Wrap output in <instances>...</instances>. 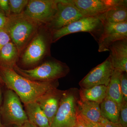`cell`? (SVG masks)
<instances>
[{"label":"cell","instance_id":"3957f363","mask_svg":"<svg viewBox=\"0 0 127 127\" xmlns=\"http://www.w3.org/2000/svg\"><path fill=\"white\" fill-rule=\"evenodd\" d=\"M14 69L18 74L25 78L42 82L58 80L66 76L70 70L66 64L56 59L47 61L33 69L25 70L16 65Z\"/></svg>","mask_w":127,"mask_h":127},{"label":"cell","instance_id":"5bb4252c","mask_svg":"<svg viewBox=\"0 0 127 127\" xmlns=\"http://www.w3.org/2000/svg\"><path fill=\"white\" fill-rule=\"evenodd\" d=\"M109 51L114 69L127 72V39L115 42L109 47Z\"/></svg>","mask_w":127,"mask_h":127},{"label":"cell","instance_id":"4fadbf2b","mask_svg":"<svg viewBox=\"0 0 127 127\" xmlns=\"http://www.w3.org/2000/svg\"><path fill=\"white\" fill-rule=\"evenodd\" d=\"M65 91L54 89L46 94L37 101L51 125Z\"/></svg>","mask_w":127,"mask_h":127},{"label":"cell","instance_id":"d6a6232c","mask_svg":"<svg viewBox=\"0 0 127 127\" xmlns=\"http://www.w3.org/2000/svg\"><path fill=\"white\" fill-rule=\"evenodd\" d=\"M0 127H4L2 123H1V122L0 114Z\"/></svg>","mask_w":127,"mask_h":127},{"label":"cell","instance_id":"30bf717a","mask_svg":"<svg viewBox=\"0 0 127 127\" xmlns=\"http://www.w3.org/2000/svg\"><path fill=\"white\" fill-rule=\"evenodd\" d=\"M114 68L110 57L94 67L79 83L81 88H91L95 86L107 87L113 74Z\"/></svg>","mask_w":127,"mask_h":127},{"label":"cell","instance_id":"9a60e30c","mask_svg":"<svg viewBox=\"0 0 127 127\" xmlns=\"http://www.w3.org/2000/svg\"><path fill=\"white\" fill-rule=\"evenodd\" d=\"M101 20L111 23L127 22V1L120 0L117 5L97 17Z\"/></svg>","mask_w":127,"mask_h":127},{"label":"cell","instance_id":"8fae6325","mask_svg":"<svg viewBox=\"0 0 127 127\" xmlns=\"http://www.w3.org/2000/svg\"><path fill=\"white\" fill-rule=\"evenodd\" d=\"M102 21L103 30L97 42L98 51H109V47L115 42L127 39V22L121 23H111Z\"/></svg>","mask_w":127,"mask_h":127},{"label":"cell","instance_id":"83f0119b","mask_svg":"<svg viewBox=\"0 0 127 127\" xmlns=\"http://www.w3.org/2000/svg\"><path fill=\"white\" fill-rule=\"evenodd\" d=\"M0 7L2 10L7 12L10 11V6L9 4V0H0Z\"/></svg>","mask_w":127,"mask_h":127},{"label":"cell","instance_id":"52a82bcc","mask_svg":"<svg viewBox=\"0 0 127 127\" xmlns=\"http://www.w3.org/2000/svg\"><path fill=\"white\" fill-rule=\"evenodd\" d=\"M0 113L7 125L21 126L29 120L20 98L10 89L5 93Z\"/></svg>","mask_w":127,"mask_h":127},{"label":"cell","instance_id":"ffe728a7","mask_svg":"<svg viewBox=\"0 0 127 127\" xmlns=\"http://www.w3.org/2000/svg\"><path fill=\"white\" fill-rule=\"evenodd\" d=\"M120 108L117 103L107 97L100 104L102 117L113 123H118Z\"/></svg>","mask_w":127,"mask_h":127},{"label":"cell","instance_id":"d6986e66","mask_svg":"<svg viewBox=\"0 0 127 127\" xmlns=\"http://www.w3.org/2000/svg\"><path fill=\"white\" fill-rule=\"evenodd\" d=\"M123 72L114 69L107 90V97L117 103L120 107L123 101L120 88V78Z\"/></svg>","mask_w":127,"mask_h":127},{"label":"cell","instance_id":"44dd1931","mask_svg":"<svg viewBox=\"0 0 127 127\" xmlns=\"http://www.w3.org/2000/svg\"><path fill=\"white\" fill-rule=\"evenodd\" d=\"M107 87L95 86L87 89L81 88L79 92L80 98L100 104L106 97Z\"/></svg>","mask_w":127,"mask_h":127},{"label":"cell","instance_id":"cb8c5ba5","mask_svg":"<svg viewBox=\"0 0 127 127\" xmlns=\"http://www.w3.org/2000/svg\"><path fill=\"white\" fill-rule=\"evenodd\" d=\"M120 88L123 101L127 102V72H123L120 78Z\"/></svg>","mask_w":127,"mask_h":127},{"label":"cell","instance_id":"ac0fdd59","mask_svg":"<svg viewBox=\"0 0 127 127\" xmlns=\"http://www.w3.org/2000/svg\"><path fill=\"white\" fill-rule=\"evenodd\" d=\"M19 56L15 44L10 41L0 51V66L14 69Z\"/></svg>","mask_w":127,"mask_h":127},{"label":"cell","instance_id":"7402d4cb","mask_svg":"<svg viewBox=\"0 0 127 127\" xmlns=\"http://www.w3.org/2000/svg\"><path fill=\"white\" fill-rule=\"evenodd\" d=\"M28 0H9L10 11L15 14H19L23 12L26 7Z\"/></svg>","mask_w":127,"mask_h":127},{"label":"cell","instance_id":"1f68e13d","mask_svg":"<svg viewBox=\"0 0 127 127\" xmlns=\"http://www.w3.org/2000/svg\"><path fill=\"white\" fill-rule=\"evenodd\" d=\"M2 83L4 82H3V81H2V77H1L0 74V84H2Z\"/></svg>","mask_w":127,"mask_h":127},{"label":"cell","instance_id":"e0dca14e","mask_svg":"<svg viewBox=\"0 0 127 127\" xmlns=\"http://www.w3.org/2000/svg\"><path fill=\"white\" fill-rule=\"evenodd\" d=\"M28 120L38 127H51L45 114L37 102L24 104Z\"/></svg>","mask_w":127,"mask_h":127},{"label":"cell","instance_id":"ba28073f","mask_svg":"<svg viewBox=\"0 0 127 127\" xmlns=\"http://www.w3.org/2000/svg\"><path fill=\"white\" fill-rule=\"evenodd\" d=\"M83 17L71 0H58L56 13L50 23L45 26L52 33Z\"/></svg>","mask_w":127,"mask_h":127},{"label":"cell","instance_id":"484cf974","mask_svg":"<svg viewBox=\"0 0 127 127\" xmlns=\"http://www.w3.org/2000/svg\"><path fill=\"white\" fill-rule=\"evenodd\" d=\"M11 41L10 38L4 28H0V51L3 47Z\"/></svg>","mask_w":127,"mask_h":127},{"label":"cell","instance_id":"7c38bea8","mask_svg":"<svg viewBox=\"0 0 127 127\" xmlns=\"http://www.w3.org/2000/svg\"><path fill=\"white\" fill-rule=\"evenodd\" d=\"M84 17H97L117 5L120 0H71Z\"/></svg>","mask_w":127,"mask_h":127},{"label":"cell","instance_id":"836d02e7","mask_svg":"<svg viewBox=\"0 0 127 127\" xmlns=\"http://www.w3.org/2000/svg\"><path fill=\"white\" fill-rule=\"evenodd\" d=\"M1 101V94L0 90V104Z\"/></svg>","mask_w":127,"mask_h":127},{"label":"cell","instance_id":"4316f807","mask_svg":"<svg viewBox=\"0 0 127 127\" xmlns=\"http://www.w3.org/2000/svg\"><path fill=\"white\" fill-rule=\"evenodd\" d=\"M101 123L102 124L103 127H123L119 123L112 122L104 118Z\"/></svg>","mask_w":127,"mask_h":127},{"label":"cell","instance_id":"f1b7e54d","mask_svg":"<svg viewBox=\"0 0 127 127\" xmlns=\"http://www.w3.org/2000/svg\"><path fill=\"white\" fill-rule=\"evenodd\" d=\"M7 17L0 10V28H3L6 22Z\"/></svg>","mask_w":127,"mask_h":127},{"label":"cell","instance_id":"7a4b0ae2","mask_svg":"<svg viewBox=\"0 0 127 127\" xmlns=\"http://www.w3.org/2000/svg\"><path fill=\"white\" fill-rule=\"evenodd\" d=\"M43 25L22 12L7 16L3 28L17 48L20 55Z\"/></svg>","mask_w":127,"mask_h":127},{"label":"cell","instance_id":"8992f818","mask_svg":"<svg viewBox=\"0 0 127 127\" xmlns=\"http://www.w3.org/2000/svg\"><path fill=\"white\" fill-rule=\"evenodd\" d=\"M77 100L75 90L65 91L51 127H75L77 121Z\"/></svg>","mask_w":127,"mask_h":127},{"label":"cell","instance_id":"f546056e","mask_svg":"<svg viewBox=\"0 0 127 127\" xmlns=\"http://www.w3.org/2000/svg\"><path fill=\"white\" fill-rule=\"evenodd\" d=\"M14 126V127H38L34 125L29 120L27 122H26L25 123H24L23 125H21V126Z\"/></svg>","mask_w":127,"mask_h":127},{"label":"cell","instance_id":"9c48e42d","mask_svg":"<svg viewBox=\"0 0 127 127\" xmlns=\"http://www.w3.org/2000/svg\"><path fill=\"white\" fill-rule=\"evenodd\" d=\"M58 0H30L23 13L39 23L46 25L57 10Z\"/></svg>","mask_w":127,"mask_h":127},{"label":"cell","instance_id":"2e32d148","mask_svg":"<svg viewBox=\"0 0 127 127\" xmlns=\"http://www.w3.org/2000/svg\"><path fill=\"white\" fill-rule=\"evenodd\" d=\"M77 103V111L79 113L93 122H101L103 118L101 114L100 104L80 98L78 100Z\"/></svg>","mask_w":127,"mask_h":127},{"label":"cell","instance_id":"277c9868","mask_svg":"<svg viewBox=\"0 0 127 127\" xmlns=\"http://www.w3.org/2000/svg\"><path fill=\"white\" fill-rule=\"evenodd\" d=\"M52 43V32L43 25L25 48L22 57V63L26 65H34L50 55Z\"/></svg>","mask_w":127,"mask_h":127},{"label":"cell","instance_id":"4dcf8cb0","mask_svg":"<svg viewBox=\"0 0 127 127\" xmlns=\"http://www.w3.org/2000/svg\"><path fill=\"white\" fill-rule=\"evenodd\" d=\"M75 127H85L77 116V121Z\"/></svg>","mask_w":127,"mask_h":127},{"label":"cell","instance_id":"5b68a950","mask_svg":"<svg viewBox=\"0 0 127 127\" xmlns=\"http://www.w3.org/2000/svg\"><path fill=\"white\" fill-rule=\"evenodd\" d=\"M102 21L95 17H83L70 24L52 33V42L55 43L62 37L72 33L87 32L98 42L102 35Z\"/></svg>","mask_w":127,"mask_h":127},{"label":"cell","instance_id":"603a6c76","mask_svg":"<svg viewBox=\"0 0 127 127\" xmlns=\"http://www.w3.org/2000/svg\"><path fill=\"white\" fill-rule=\"evenodd\" d=\"M118 123L123 127H127V102L125 101L120 107Z\"/></svg>","mask_w":127,"mask_h":127},{"label":"cell","instance_id":"6da1fadb","mask_svg":"<svg viewBox=\"0 0 127 127\" xmlns=\"http://www.w3.org/2000/svg\"><path fill=\"white\" fill-rule=\"evenodd\" d=\"M3 82L14 91L24 104L36 102L40 98L57 88L58 80L48 82L32 81L19 75L14 69L0 66Z\"/></svg>","mask_w":127,"mask_h":127},{"label":"cell","instance_id":"d4e9b609","mask_svg":"<svg viewBox=\"0 0 127 127\" xmlns=\"http://www.w3.org/2000/svg\"><path fill=\"white\" fill-rule=\"evenodd\" d=\"M77 116L85 127H103L101 123L95 122L89 120L79 113L78 111Z\"/></svg>","mask_w":127,"mask_h":127}]
</instances>
